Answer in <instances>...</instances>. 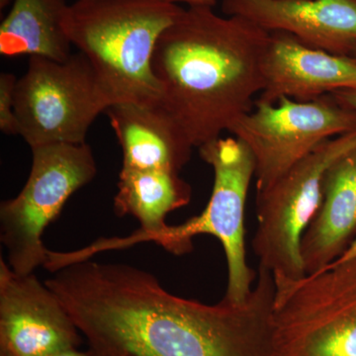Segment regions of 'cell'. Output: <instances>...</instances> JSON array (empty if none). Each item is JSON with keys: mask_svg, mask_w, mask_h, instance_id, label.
Masks as SVG:
<instances>
[{"mask_svg": "<svg viewBox=\"0 0 356 356\" xmlns=\"http://www.w3.org/2000/svg\"><path fill=\"white\" fill-rule=\"evenodd\" d=\"M44 284L93 356H276L275 282L262 267L243 303L181 298L143 269L91 259L58 269Z\"/></svg>", "mask_w": 356, "mask_h": 356, "instance_id": "cell-1", "label": "cell"}, {"mask_svg": "<svg viewBox=\"0 0 356 356\" xmlns=\"http://www.w3.org/2000/svg\"><path fill=\"white\" fill-rule=\"evenodd\" d=\"M270 32L241 16L192 6L159 37L152 69L156 106L200 147L229 132L264 89L262 63Z\"/></svg>", "mask_w": 356, "mask_h": 356, "instance_id": "cell-2", "label": "cell"}, {"mask_svg": "<svg viewBox=\"0 0 356 356\" xmlns=\"http://www.w3.org/2000/svg\"><path fill=\"white\" fill-rule=\"evenodd\" d=\"M184 11L161 0H76L67 7L64 28L113 105L153 107L161 99L152 69L154 48Z\"/></svg>", "mask_w": 356, "mask_h": 356, "instance_id": "cell-3", "label": "cell"}, {"mask_svg": "<svg viewBox=\"0 0 356 356\" xmlns=\"http://www.w3.org/2000/svg\"><path fill=\"white\" fill-rule=\"evenodd\" d=\"M199 149L200 158L213 168L214 184L205 209L178 226L147 235L99 238L84 248L88 257L111 250H123L140 243L153 242L175 255L193 250L192 238L210 235L221 243L226 257L228 281L224 298L231 303L247 301L257 280V273L247 261L245 204L254 177V156L245 143L236 137L218 138Z\"/></svg>", "mask_w": 356, "mask_h": 356, "instance_id": "cell-4", "label": "cell"}, {"mask_svg": "<svg viewBox=\"0 0 356 356\" xmlns=\"http://www.w3.org/2000/svg\"><path fill=\"white\" fill-rule=\"evenodd\" d=\"M356 149V130L325 140L266 191L257 192V226L252 250L275 286L306 275L302 236L323 200L324 179L334 163Z\"/></svg>", "mask_w": 356, "mask_h": 356, "instance_id": "cell-5", "label": "cell"}, {"mask_svg": "<svg viewBox=\"0 0 356 356\" xmlns=\"http://www.w3.org/2000/svg\"><path fill=\"white\" fill-rule=\"evenodd\" d=\"M14 98L19 135L31 149L84 144L93 122L113 105L81 51L64 62L29 57Z\"/></svg>", "mask_w": 356, "mask_h": 356, "instance_id": "cell-6", "label": "cell"}, {"mask_svg": "<svg viewBox=\"0 0 356 356\" xmlns=\"http://www.w3.org/2000/svg\"><path fill=\"white\" fill-rule=\"evenodd\" d=\"M276 356H356V259L276 286Z\"/></svg>", "mask_w": 356, "mask_h": 356, "instance_id": "cell-7", "label": "cell"}, {"mask_svg": "<svg viewBox=\"0 0 356 356\" xmlns=\"http://www.w3.org/2000/svg\"><path fill=\"white\" fill-rule=\"evenodd\" d=\"M32 168L22 191L0 205V240L8 266L31 274L47 261L42 236L60 215L72 194L97 173L92 149L79 145L51 144L32 147Z\"/></svg>", "mask_w": 356, "mask_h": 356, "instance_id": "cell-8", "label": "cell"}, {"mask_svg": "<svg viewBox=\"0 0 356 356\" xmlns=\"http://www.w3.org/2000/svg\"><path fill=\"white\" fill-rule=\"evenodd\" d=\"M355 130V110L327 95L307 102L257 99L229 133L245 143L254 156L257 192H261L325 140Z\"/></svg>", "mask_w": 356, "mask_h": 356, "instance_id": "cell-9", "label": "cell"}, {"mask_svg": "<svg viewBox=\"0 0 356 356\" xmlns=\"http://www.w3.org/2000/svg\"><path fill=\"white\" fill-rule=\"evenodd\" d=\"M81 343V332L50 288L0 259V351L48 356Z\"/></svg>", "mask_w": 356, "mask_h": 356, "instance_id": "cell-10", "label": "cell"}, {"mask_svg": "<svg viewBox=\"0 0 356 356\" xmlns=\"http://www.w3.org/2000/svg\"><path fill=\"white\" fill-rule=\"evenodd\" d=\"M222 10L334 55L356 50V0H222Z\"/></svg>", "mask_w": 356, "mask_h": 356, "instance_id": "cell-11", "label": "cell"}, {"mask_svg": "<svg viewBox=\"0 0 356 356\" xmlns=\"http://www.w3.org/2000/svg\"><path fill=\"white\" fill-rule=\"evenodd\" d=\"M264 89L257 100L276 103L288 97L313 102L341 89L356 88V62L312 48L283 31L270 32L262 63Z\"/></svg>", "mask_w": 356, "mask_h": 356, "instance_id": "cell-12", "label": "cell"}, {"mask_svg": "<svg viewBox=\"0 0 356 356\" xmlns=\"http://www.w3.org/2000/svg\"><path fill=\"white\" fill-rule=\"evenodd\" d=\"M356 238V149L327 170L323 200L302 236L301 257L306 275L324 270Z\"/></svg>", "mask_w": 356, "mask_h": 356, "instance_id": "cell-13", "label": "cell"}, {"mask_svg": "<svg viewBox=\"0 0 356 356\" xmlns=\"http://www.w3.org/2000/svg\"><path fill=\"white\" fill-rule=\"evenodd\" d=\"M105 113L121 146L122 168L179 172L191 161L194 147L158 106L117 103Z\"/></svg>", "mask_w": 356, "mask_h": 356, "instance_id": "cell-14", "label": "cell"}, {"mask_svg": "<svg viewBox=\"0 0 356 356\" xmlns=\"http://www.w3.org/2000/svg\"><path fill=\"white\" fill-rule=\"evenodd\" d=\"M67 7L65 0H14L0 25L1 56L67 60L72 54L64 28Z\"/></svg>", "mask_w": 356, "mask_h": 356, "instance_id": "cell-15", "label": "cell"}, {"mask_svg": "<svg viewBox=\"0 0 356 356\" xmlns=\"http://www.w3.org/2000/svg\"><path fill=\"white\" fill-rule=\"evenodd\" d=\"M114 197L118 217H135L140 228L134 233L147 235L165 229V217L191 202L192 188L179 172L166 170L122 168Z\"/></svg>", "mask_w": 356, "mask_h": 356, "instance_id": "cell-16", "label": "cell"}, {"mask_svg": "<svg viewBox=\"0 0 356 356\" xmlns=\"http://www.w3.org/2000/svg\"><path fill=\"white\" fill-rule=\"evenodd\" d=\"M17 79L10 72L0 74V130L4 135H19L14 98Z\"/></svg>", "mask_w": 356, "mask_h": 356, "instance_id": "cell-17", "label": "cell"}, {"mask_svg": "<svg viewBox=\"0 0 356 356\" xmlns=\"http://www.w3.org/2000/svg\"><path fill=\"white\" fill-rule=\"evenodd\" d=\"M332 95L339 102L356 111V88L341 89V90L332 93Z\"/></svg>", "mask_w": 356, "mask_h": 356, "instance_id": "cell-18", "label": "cell"}, {"mask_svg": "<svg viewBox=\"0 0 356 356\" xmlns=\"http://www.w3.org/2000/svg\"><path fill=\"white\" fill-rule=\"evenodd\" d=\"M161 1L168 4H175V6H178V3H187L189 7L207 6L214 8V6H216V0H161Z\"/></svg>", "mask_w": 356, "mask_h": 356, "instance_id": "cell-19", "label": "cell"}, {"mask_svg": "<svg viewBox=\"0 0 356 356\" xmlns=\"http://www.w3.org/2000/svg\"><path fill=\"white\" fill-rule=\"evenodd\" d=\"M355 259H356V238L353 241V243H351L350 247L346 250V252H344V254L341 255L337 261H334V264H331L330 266L346 264V262L355 261Z\"/></svg>", "mask_w": 356, "mask_h": 356, "instance_id": "cell-20", "label": "cell"}, {"mask_svg": "<svg viewBox=\"0 0 356 356\" xmlns=\"http://www.w3.org/2000/svg\"><path fill=\"white\" fill-rule=\"evenodd\" d=\"M48 356H93L91 355L90 351H81L77 348H70V350H65L58 351V353H53Z\"/></svg>", "mask_w": 356, "mask_h": 356, "instance_id": "cell-21", "label": "cell"}, {"mask_svg": "<svg viewBox=\"0 0 356 356\" xmlns=\"http://www.w3.org/2000/svg\"><path fill=\"white\" fill-rule=\"evenodd\" d=\"M9 1H10V0H0V8L6 7L7 4L9 3Z\"/></svg>", "mask_w": 356, "mask_h": 356, "instance_id": "cell-22", "label": "cell"}, {"mask_svg": "<svg viewBox=\"0 0 356 356\" xmlns=\"http://www.w3.org/2000/svg\"><path fill=\"white\" fill-rule=\"evenodd\" d=\"M350 58H353V60H355L356 62V50H355V53H353V55L350 56Z\"/></svg>", "mask_w": 356, "mask_h": 356, "instance_id": "cell-23", "label": "cell"}, {"mask_svg": "<svg viewBox=\"0 0 356 356\" xmlns=\"http://www.w3.org/2000/svg\"><path fill=\"white\" fill-rule=\"evenodd\" d=\"M0 356H9V355H6V353H1V351H0Z\"/></svg>", "mask_w": 356, "mask_h": 356, "instance_id": "cell-24", "label": "cell"}]
</instances>
